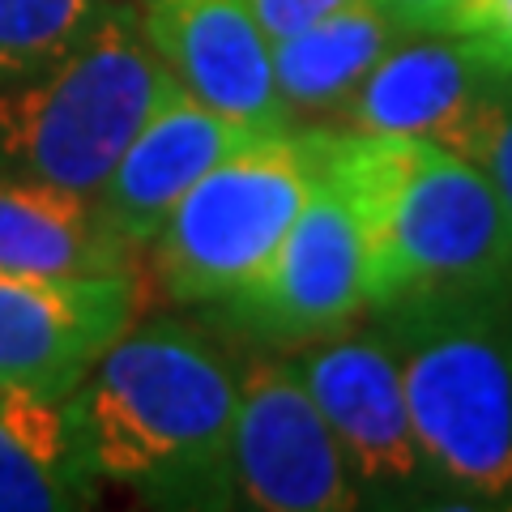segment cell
Returning a JSON list of instances; mask_svg holds the SVG:
<instances>
[{
    "label": "cell",
    "mask_w": 512,
    "mask_h": 512,
    "mask_svg": "<svg viewBox=\"0 0 512 512\" xmlns=\"http://www.w3.org/2000/svg\"><path fill=\"white\" fill-rule=\"evenodd\" d=\"M308 128L320 167L359 214L376 320L512 299V218L466 154L431 137Z\"/></svg>",
    "instance_id": "obj_1"
},
{
    "label": "cell",
    "mask_w": 512,
    "mask_h": 512,
    "mask_svg": "<svg viewBox=\"0 0 512 512\" xmlns=\"http://www.w3.org/2000/svg\"><path fill=\"white\" fill-rule=\"evenodd\" d=\"M239 367L210 329L180 316L133 320L69 393L103 483L167 508H231Z\"/></svg>",
    "instance_id": "obj_2"
},
{
    "label": "cell",
    "mask_w": 512,
    "mask_h": 512,
    "mask_svg": "<svg viewBox=\"0 0 512 512\" xmlns=\"http://www.w3.org/2000/svg\"><path fill=\"white\" fill-rule=\"evenodd\" d=\"M175 90L137 0H111L90 35L26 82L0 86V171L94 197Z\"/></svg>",
    "instance_id": "obj_3"
},
{
    "label": "cell",
    "mask_w": 512,
    "mask_h": 512,
    "mask_svg": "<svg viewBox=\"0 0 512 512\" xmlns=\"http://www.w3.org/2000/svg\"><path fill=\"white\" fill-rule=\"evenodd\" d=\"M440 491L512 508V299L376 320Z\"/></svg>",
    "instance_id": "obj_4"
},
{
    "label": "cell",
    "mask_w": 512,
    "mask_h": 512,
    "mask_svg": "<svg viewBox=\"0 0 512 512\" xmlns=\"http://www.w3.org/2000/svg\"><path fill=\"white\" fill-rule=\"evenodd\" d=\"M316 184L308 128H274L184 192L150 239V274L171 303L222 308L248 291Z\"/></svg>",
    "instance_id": "obj_5"
},
{
    "label": "cell",
    "mask_w": 512,
    "mask_h": 512,
    "mask_svg": "<svg viewBox=\"0 0 512 512\" xmlns=\"http://www.w3.org/2000/svg\"><path fill=\"white\" fill-rule=\"evenodd\" d=\"M312 133V128H308ZM316 150V146H312ZM256 346L291 350L333 338L367 312L363 291V227L350 197L325 175L316 158V184L299 218L256 274L248 291L214 308Z\"/></svg>",
    "instance_id": "obj_6"
},
{
    "label": "cell",
    "mask_w": 512,
    "mask_h": 512,
    "mask_svg": "<svg viewBox=\"0 0 512 512\" xmlns=\"http://www.w3.org/2000/svg\"><path fill=\"white\" fill-rule=\"evenodd\" d=\"M291 363L338 436L363 495L384 504H414L427 491H440L410 423L402 367L380 325L308 342L291 350Z\"/></svg>",
    "instance_id": "obj_7"
},
{
    "label": "cell",
    "mask_w": 512,
    "mask_h": 512,
    "mask_svg": "<svg viewBox=\"0 0 512 512\" xmlns=\"http://www.w3.org/2000/svg\"><path fill=\"white\" fill-rule=\"evenodd\" d=\"M231 470L239 504L261 512H346L363 504L342 444L291 355L252 359L239 372Z\"/></svg>",
    "instance_id": "obj_8"
},
{
    "label": "cell",
    "mask_w": 512,
    "mask_h": 512,
    "mask_svg": "<svg viewBox=\"0 0 512 512\" xmlns=\"http://www.w3.org/2000/svg\"><path fill=\"white\" fill-rule=\"evenodd\" d=\"M137 316V269L133 274L0 269V384L69 397Z\"/></svg>",
    "instance_id": "obj_9"
},
{
    "label": "cell",
    "mask_w": 512,
    "mask_h": 512,
    "mask_svg": "<svg viewBox=\"0 0 512 512\" xmlns=\"http://www.w3.org/2000/svg\"><path fill=\"white\" fill-rule=\"evenodd\" d=\"M141 26L197 103L252 128H291L274 82V43L248 0H141Z\"/></svg>",
    "instance_id": "obj_10"
},
{
    "label": "cell",
    "mask_w": 512,
    "mask_h": 512,
    "mask_svg": "<svg viewBox=\"0 0 512 512\" xmlns=\"http://www.w3.org/2000/svg\"><path fill=\"white\" fill-rule=\"evenodd\" d=\"M261 133L265 128L239 124L175 86L128 141L107 184L94 192V210L128 248L146 252L167 214L184 201V192Z\"/></svg>",
    "instance_id": "obj_11"
},
{
    "label": "cell",
    "mask_w": 512,
    "mask_h": 512,
    "mask_svg": "<svg viewBox=\"0 0 512 512\" xmlns=\"http://www.w3.org/2000/svg\"><path fill=\"white\" fill-rule=\"evenodd\" d=\"M495 82L500 73L457 30H410L367 69L325 124L346 133L448 141Z\"/></svg>",
    "instance_id": "obj_12"
},
{
    "label": "cell",
    "mask_w": 512,
    "mask_h": 512,
    "mask_svg": "<svg viewBox=\"0 0 512 512\" xmlns=\"http://www.w3.org/2000/svg\"><path fill=\"white\" fill-rule=\"evenodd\" d=\"M146 252L128 248L94 197L0 171V269L18 274H133Z\"/></svg>",
    "instance_id": "obj_13"
},
{
    "label": "cell",
    "mask_w": 512,
    "mask_h": 512,
    "mask_svg": "<svg viewBox=\"0 0 512 512\" xmlns=\"http://www.w3.org/2000/svg\"><path fill=\"white\" fill-rule=\"evenodd\" d=\"M99 491L69 397L0 384V512L90 508Z\"/></svg>",
    "instance_id": "obj_14"
},
{
    "label": "cell",
    "mask_w": 512,
    "mask_h": 512,
    "mask_svg": "<svg viewBox=\"0 0 512 512\" xmlns=\"http://www.w3.org/2000/svg\"><path fill=\"white\" fill-rule=\"evenodd\" d=\"M406 35L410 30L380 0H355L295 35L274 39V82L291 124L329 120L367 69Z\"/></svg>",
    "instance_id": "obj_15"
},
{
    "label": "cell",
    "mask_w": 512,
    "mask_h": 512,
    "mask_svg": "<svg viewBox=\"0 0 512 512\" xmlns=\"http://www.w3.org/2000/svg\"><path fill=\"white\" fill-rule=\"evenodd\" d=\"M111 0H0V86L26 82L77 47Z\"/></svg>",
    "instance_id": "obj_16"
},
{
    "label": "cell",
    "mask_w": 512,
    "mask_h": 512,
    "mask_svg": "<svg viewBox=\"0 0 512 512\" xmlns=\"http://www.w3.org/2000/svg\"><path fill=\"white\" fill-rule=\"evenodd\" d=\"M440 146L466 154L512 218V77H500Z\"/></svg>",
    "instance_id": "obj_17"
},
{
    "label": "cell",
    "mask_w": 512,
    "mask_h": 512,
    "mask_svg": "<svg viewBox=\"0 0 512 512\" xmlns=\"http://www.w3.org/2000/svg\"><path fill=\"white\" fill-rule=\"evenodd\" d=\"M453 30L500 77H512V0H466Z\"/></svg>",
    "instance_id": "obj_18"
},
{
    "label": "cell",
    "mask_w": 512,
    "mask_h": 512,
    "mask_svg": "<svg viewBox=\"0 0 512 512\" xmlns=\"http://www.w3.org/2000/svg\"><path fill=\"white\" fill-rule=\"evenodd\" d=\"M346 5H355V0H248V9L256 13V22H261L269 43L295 35V30L329 18V13H338Z\"/></svg>",
    "instance_id": "obj_19"
},
{
    "label": "cell",
    "mask_w": 512,
    "mask_h": 512,
    "mask_svg": "<svg viewBox=\"0 0 512 512\" xmlns=\"http://www.w3.org/2000/svg\"><path fill=\"white\" fill-rule=\"evenodd\" d=\"M406 30H453L466 0H380Z\"/></svg>",
    "instance_id": "obj_20"
}]
</instances>
